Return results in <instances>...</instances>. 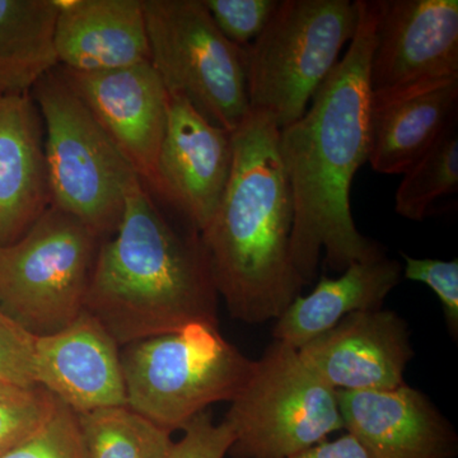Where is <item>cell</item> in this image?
I'll list each match as a JSON object with an SVG mask.
<instances>
[{
  "instance_id": "cell-20",
  "label": "cell",
  "mask_w": 458,
  "mask_h": 458,
  "mask_svg": "<svg viewBox=\"0 0 458 458\" xmlns=\"http://www.w3.org/2000/svg\"><path fill=\"white\" fill-rule=\"evenodd\" d=\"M56 0H0V95L30 93L57 66Z\"/></svg>"
},
{
  "instance_id": "cell-29",
  "label": "cell",
  "mask_w": 458,
  "mask_h": 458,
  "mask_svg": "<svg viewBox=\"0 0 458 458\" xmlns=\"http://www.w3.org/2000/svg\"><path fill=\"white\" fill-rule=\"evenodd\" d=\"M292 458H370L355 437L346 433L333 441L318 443Z\"/></svg>"
},
{
  "instance_id": "cell-10",
  "label": "cell",
  "mask_w": 458,
  "mask_h": 458,
  "mask_svg": "<svg viewBox=\"0 0 458 458\" xmlns=\"http://www.w3.org/2000/svg\"><path fill=\"white\" fill-rule=\"evenodd\" d=\"M149 191L168 119V93L152 63L80 73L56 66Z\"/></svg>"
},
{
  "instance_id": "cell-4",
  "label": "cell",
  "mask_w": 458,
  "mask_h": 458,
  "mask_svg": "<svg viewBox=\"0 0 458 458\" xmlns=\"http://www.w3.org/2000/svg\"><path fill=\"white\" fill-rule=\"evenodd\" d=\"M120 360L126 405L170 433L213 403H231L255 363L209 324L128 344Z\"/></svg>"
},
{
  "instance_id": "cell-16",
  "label": "cell",
  "mask_w": 458,
  "mask_h": 458,
  "mask_svg": "<svg viewBox=\"0 0 458 458\" xmlns=\"http://www.w3.org/2000/svg\"><path fill=\"white\" fill-rule=\"evenodd\" d=\"M458 77L370 92L369 162L403 174L457 125Z\"/></svg>"
},
{
  "instance_id": "cell-14",
  "label": "cell",
  "mask_w": 458,
  "mask_h": 458,
  "mask_svg": "<svg viewBox=\"0 0 458 458\" xmlns=\"http://www.w3.org/2000/svg\"><path fill=\"white\" fill-rule=\"evenodd\" d=\"M344 430L370 458H456L458 436L426 394L393 390L337 391Z\"/></svg>"
},
{
  "instance_id": "cell-8",
  "label": "cell",
  "mask_w": 458,
  "mask_h": 458,
  "mask_svg": "<svg viewBox=\"0 0 458 458\" xmlns=\"http://www.w3.org/2000/svg\"><path fill=\"white\" fill-rule=\"evenodd\" d=\"M150 63L170 96L236 131L250 110L246 50L214 23L203 0H141Z\"/></svg>"
},
{
  "instance_id": "cell-19",
  "label": "cell",
  "mask_w": 458,
  "mask_h": 458,
  "mask_svg": "<svg viewBox=\"0 0 458 458\" xmlns=\"http://www.w3.org/2000/svg\"><path fill=\"white\" fill-rule=\"evenodd\" d=\"M403 267L382 254L354 262L339 278L322 276L309 295H298L273 328L274 340L302 348L354 312L376 311L399 284Z\"/></svg>"
},
{
  "instance_id": "cell-5",
  "label": "cell",
  "mask_w": 458,
  "mask_h": 458,
  "mask_svg": "<svg viewBox=\"0 0 458 458\" xmlns=\"http://www.w3.org/2000/svg\"><path fill=\"white\" fill-rule=\"evenodd\" d=\"M30 95L44 125L51 207L106 240L119 228L126 194L140 176L56 68Z\"/></svg>"
},
{
  "instance_id": "cell-27",
  "label": "cell",
  "mask_w": 458,
  "mask_h": 458,
  "mask_svg": "<svg viewBox=\"0 0 458 458\" xmlns=\"http://www.w3.org/2000/svg\"><path fill=\"white\" fill-rule=\"evenodd\" d=\"M36 337L0 310V381L33 386Z\"/></svg>"
},
{
  "instance_id": "cell-1",
  "label": "cell",
  "mask_w": 458,
  "mask_h": 458,
  "mask_svg": "<svg viewBox=\"0 0 458 458\" xmlns=\"http://www.w3.org/2000/svg\"><path fill=\"white\" fill-rule=\"evenodd\" d=\"M357 3L360 21L348 50L303 116L279 131L293 203L291 258L304 285L316 278L322 250L339 273L386 252L358 231L352 216V180L369 162V66L378 21V0Z\"/></svg>"
},
{
  "instance_id": "cell-11",
  "label": "cell",
  "mask_w": 458,
  "mask_h": 458,
  "mask_svg": "<svg viewBox=\"0 0 458 458\" xmlns=\"http://www.w3.org/2000/svg\"><path fill=\"white\" fill-rule=\"evenodd\" d=\"M458 77L457 0H378L370 92Z\"/></svg>"
},
{
  "instance_id": "cell-22",
  "label": "cell",
  "mask_w": 458,
  "mask_h": 458,
  "mask_svg": "<svg viewBox=\"0 0 458 458\" xmlns=\"http://www.w3.org/2000/svg\"><path fill=\"white\" fill-rule=\"evenodd\" d=\"M458 191V131L454 125L441 140L403 174L394 210L409 221L421 222L439 199Z\"/></svg>"
},
{
  "instance_id": "cell-17",
  "label": "cell",
  "mask_w": 458,
  "mask_h": 458,
  "mask_svg": "<svg viewBox=\"0 0 458 458\" xmlns=\"http://www.w3.org/2000/svg\"><path fill=\"white\" fill-rule=\"evenodd\" d=\"M50 207L40 111L30 93L0 95V249L25 236Z\"/></svg>"
},
{
  "instance_id": "cell-25",
  "label": "cell",
  "mask_w": 458,
  "mask_h": 458,
  "mask_svg": "<svg viewBox=\"0 0 458 458\" xmlns=\"http://www.w3.org/2000/svg\"><path fill=\"white\" fill-rule=\"evenodd\" d=\"M219 31L246 49L264 31L279 0H203Z\"/></svg>"
},
{
  "instance_id": "cell-23",
  "label": "cell",
  "mask_w": 458,
  "mask_h": 458,
  "mask_svg": "<svg viewBox=\"0 0 458 458\" xmlns=\"http://www.w3.org/2000/svg\"><path fill=\"white\" fill-rule=\"evenodd\" d=\"M55 403V394L40 385L0 381V456L35 433Z\"/></svg>"
},
{
  "instance_id": "cell-26",
  "label": "cell",
  "mask_w": 458,
  "mask_h": 458,
  "mask_svg": "<svg viewBox=\"0 0 458 458\" xmlns=\"http://www.w3.org/2000/svg\"><path fill=\"white\" fill-rule=\"evenodd\" d=\"M403 278L423 283L438 297L451 335H458V260L417 259L403 254Z\"/></svg>"
},
{
  "instance_id": "cell-6",
  "label": "cell",
  "mask_w": 458,
  "mask_h": 458,
  "mask_svg": "<svg viewBox=\"0 0 458 458\" xmlns=\"http://www.w3.org/2000/svg\"><path fill=\"white\" fill-rule=\"evenodd\" d=\"M357 0H279L261 35L246 47L250 108L280 129L303 116L354 38Z\"/></svg>"
},
{
  "instance_id": "cell-13",
  "label": "cell",
  "mask_w": 458,
  "mask_h": 458,
  "mask_svg": "<svg viewBox=\"0 0 458 458\" xmlns=\"http://www.w3.org/2000/svg\"><path fill=\"white\" fill-rule=\"evenodd\" d=\"M298 354L334 390L377 391L405 385L414 349L405 319L381 309L346 316Z\"/></svg>"
},
{
  "instance_id": "cell-9",
  "label": "cell",
  "mask_w": 458,
  "mask_h": 458,
  "mask_svg": "<svg viewBox=\"0 0 458 458\" xmlns=\"http://www.w3.org/2000/svg\"><path fill=\"white\" fill-rule=\"evenodd\" d=\"M101 242L50 207L25 236L0 249V310L35 337L68 327L84 311Z\"/></svg>"
},
{
  "instance_id": "cell-12",
  "label": "cell",
  "mask_w": 458,
  "mask_h": 458,
  "mask_svg": "<svg viewBox=\"0 0 458 458\" xmlns=\"http://www.w3.org/2000/svg\"><path fill=\"white\" fill-rule=\"evenodd\" d=\"M232 162V132L208 122L188 99L168 95L167 128L153 191L198 233L207 227L221 203Z\"/></svg>"
},
{
  "instance_id": "cell-15",
  "label": "cell",
  "mask_w": 458,
  "mask_h": 458,
  "mask_svg": "<svg viewBox=\"0 0 458 458\" xmlns=\"http://www.w3.org/2000/svg\"><path fill=\"white\" fill-rule=\"evenodd\" d=\"M36 385L77 414L126 405L120 346L86 310L59 333L36 337Z\"/></svg>"
},
{
  "instance_id": "cell-7",
  "label": "cell",
  "mask_w": 458,
  "mask_h": 458,
  "mask_svg": "<svg viewBox=\"0 0 458 458\" xmlns=\"http://www.w3.org/2000/svg\"><path fill=\"white\" fill-rule=\"evenodd\" d=\"M225 421L232 458H292L344 430L337 391L278 340L255 360Z\"/></svg>"
},
{
  "instance_id": "cell-24",
  "label": "cell",
  "mask_w": 458,
  "mask_h": 458,
  "mask_svg": "<svg viewBox=\"0 0 458 458\" xmlns=\"http://www.w3.org/2000/svg\"><path fill=\"white\" fill-rule=\"evenodd\" d=\"M0 458H89L77 412L57 399L49 418Z\"/></svg>"
},
{
  "instance_id": "cell-18",
  "label": "cell",
  "mask_w": 458,
  "mask_h": 458,
  "mask_svg": "<svg viewBox=\"0 0 458 458\" xmlns=\"http://www.w3.org/2000/svg\"><path fill=\"white\" fill-rule=\"evenodd\" d=\"M57 65L101 73L150 62L141 0H56Z\"/></svg>"
},
{
  "instance_id": "cell-21",
  "label": "cell",
  "mask_w": 458,
  "mask_h": 458,
  "mask_svg": "<svg viewBox=\"0 0 458 458\" xmlns=\"http://www.w3.org/2000/svg\"><path fill=\"white\" fill-rule=\"evenodd\" d=\"M89 458H167L171 433L128 405L78 414Z\"/></svg>"
},
{
  "instance_id": "cell-3",
  "label": "cell",
  "mask_w": 458,
  "mask_h": 458,
  "mask_svg": "<svg viewBox=\"0 0 458 458\" xmlns=\"http://www.w3.org/2000/svg\"><path fill=\"white\" fill-rule=\"evenodd\" d=\"M218 297L200 234L177 231L134 181L119 228L98 247L84 310L125 346L191 324L218 327Z\"/></svg>"
},
{
  "instance_id": "cell-2",
  "label": "cell",
  "mask_w": 458,
  "mask_h": 458,
  "mask_svg": "<svg viewBox=\"0 0 458 458\" xmlns=\"http://www.w3.org/2000/svg\"><path fill=\"white\" fill-rule=\"evenodd\" d=\"M278 141L273 117L250 110L232 131L221 203L199 233L216 293L250 325L278 319L304 286L291 258L293 203Z\"/></svg>"
},
{
  "instance_id": "cell-28",
  "label": "cell",
  "mask_w": 458,
  "mask_h": 458,
  "mask_svg": "<svg viewBox=\"0 0 458 458\" xmlns=\"http://www.w3.org/2000/svg\"><path fill=\"white\" fill-rule=\"evenodd\" d=\"M183 437L172 445L167 458H225L233 443V433L225 421L216 424L212 412H200L183 428Z\"/></svg>"
}]
</instances>
